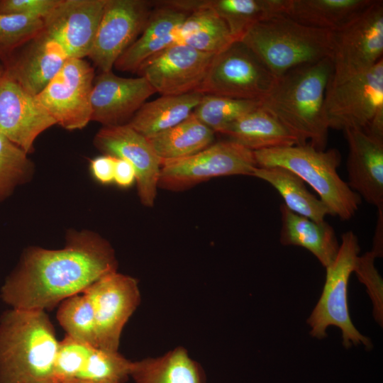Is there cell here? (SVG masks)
<instances>
[{
  "label": "cell",
  "instance_id": "obj_1",
  "mask_svg": "<svg viewBox=\"0 0 383 383\" xmlns=\"http://www.w3.org/2000/svg\"><path fill=\"white\" fill-rule=\"evenodd\" d=\"M117 267L109 242L94 232H73L62 249H27L0 296L12 309H51Z\"/></svg>",
  "mask_w": 383,
  "mask_h": 383
},
{
  "label": "cell",
  "instance_id": "obj_2",
  "mask_svg": "<svg viewBox=\"0 0 383 383\" xmlns=\"http://www.w3.org/2000/svg\"><path fill=\"white\" fill-rule=\"evenodd\" d=\"M332 61L326 57L292 69L276 77L260 106L284 125L298 145L326 148L330 129L325 98L332 75Z\"/></svg>",
  "mask_w": 383,
  "mask_h": 383
},
{
  "label": "cell",
  "instance_id": "obj_3",
  "mask_svg": "<svg viewBox=\"0 0 383 383\" xmlns=\"http://www.w3.org/2000/svg\"><path fill=\"white\" fill-rule=\"evenodd\" d=\"M58 344L45 311H5L0 318V383H54Z\"/></svg>",
  "mask_w": 383,
  "mask_h": 383
},
{
  "label": "cell",
  "instance_id": "obj_4",
  "mask_svg": "<svg viewBox=\"0 0 383 383\" xmlns=\"http://www.w3.org/2000/svg\"><path fill=\"white\" fill-rule=\"evenodd\" d=\"M333 32L300 23L284 15L252 26L240 41L275 77L331 56Z\"/></svg>",
  "mask_w": 383,
  "mask_h": 383
},
{
  "label": "cell",
  "instance_id": "obj_5",
  "mask_svg": "<svg viewBox=\"0 0 383 383\" xmlns=\"http://www.w3.org/2000/svg\"><path fill=\"white\" fill-rule=\"evenodd\" d=\"M257 166L282 167L296 174L318 194L330 215L347 221L354 216L361 204L338 173L341 162L338 150H318L309 144L253 151Z\"/></svg>",
  "mask_w": 383,
  "mask_h": 383
},
{
  "label": "cell",
  "instance_id": "obj_6",
  "mask_svg": "<svg viewBox=\"0 0 383 383\" xmlns=\"http://www.w3.org/2000/svg\"><path fill=\"white\" fill-rule=\"evenodd\" d=\"M360 252L357 236L352 231L341 237L338 254L326 269V280L321 295L306 322L312 337L322 340L327 336L326 329L335 326L341 331L345 348L362 344L367 350L372 348L370 339L362 335L353 325L348 309L349 279L354 272Z\"/></svg>",
  "mask_w": 383,
  "mask_h": 383
},
{
  "label": "cell",
  "instance_id": "obj_7",
  "mask_svg": "<svg viewBox=\"0 0 383 383\" xmlns=\"http://www.w3.org/2000/svg\"><path fill=\"white\" fill-rule=\"evenodd\" d=\"M325 113L330 128L360 129L383 138V59L365 72L328 86Z\"/></svg>",
  "mask_w": 383,
  "mask_h": 383
},
{
  "label": "cell",
  "instance_id": "obj_8",
  "mask_svg": "<svg viewBox=\"0 0 383 383\" xmlns=\"http://www.w3.org/2000/svg\"><path fill=\"white\" fill-rule=\"evenodd\" d=\"M257 167L253 151L230 140L220 141L188 157L161 160L158 188L181 192L214 177L252 176Z\"/></svg>",
  "mask_w": 383,
  "mask_h": 383
},
{
  "label": "cell",
  "instance_id": "obj_9",
  "mask_svg": "<svg viewBox=\"0 0 383 383\" xmlns=\"http://www.w3.org/2000/svg\"><path fill=\"white\" fill-rule=\"evenodd\" d=\"M383 55V1L374 0L361 13L333 32L332 75L328 86L366 72Z\"/></svg>",
  "mask_w": 383,
  "mask_h": 383
},
{
  "label": "cell",
  "instance_id": "obj_10",
  "mask_svg": "<svg viewBox=\"0 0 383 383\" xmlns=\"http://www.w3.org/2000/svg\"><path fill=\"white\" fill-rule=\"evenodd\" d=\"M275 79L256 55L239 41L213 57L196 91L260 101Z\"/></svg>",
  "mask_w": 383,
  "mask_h": 383
},
{
  "label": "cell",
  "instance_id": "obj_11",
  "mask_svg": "<svg viewBox=\"0 0 383 383\" xmlns=\"http://www.w3.org/2000/svg\"><path fill=\"white\" fill-rule=\"evenodd\" d=\"M94 80L92 66L86 60L68 58L44 89L38 102L63 128H84L91 121V94Z\"/></svg>",
  "mask_w": 383,
  "mask_h": 383
},
{
  "label": "cell",
  "instance_id": "obj_12",
  "mask_svg": "<svg viewBox=\"0 0 383 383\" xmlns=\"http://www.w3.org/2000/svg\"><path fill=\"white\" fill-rule=\"evenodd\" d=\"M82 293L93 307L98 348L118 352L123 328L140 301L137 280L116 271L101 277Z\"/></svg>",
  "mask_w": 383,
  "mask_h": 383
},
{
  "label": "cell",
  "instance_id": "obj_13",
  "mask_svg": "<svg viewBox=\"0 0 383 383\" xmlns=\"http://www.w3.org/2000/svg\"><path fill=\"white\" fill-rule=\"evenodd\" d=\"M145 0H107L89 58L101 71H111L117 60L142 33L152 12Z\"/></svg>",
  "mask_w": 383,
  "mask_h": 383
},
{
  "label": "cell",
  "instance_id": "obj_14",
  "mask_svg": "<svg viewBox=\"0 0 383 383\" xmlns=\"http://www.w3.org/2000/svg\"><path fill=\"white\" fill-rule=\"evenodd\" d=\"M216 55L184 44H174L145 61L138 70L161 96L196 91Z\"/></svg>",
  "mask_w": 383,
  "mask_h": 383
},
{
  "label": "cell",
  "instance_id": "obj_15",
  "mask_svg": "<svg viewBox=\"0 0 383 383\" xmlns=\"http://www.w3.org/2000/svg\"><path fill=\"white\" fill-rule=\"evenodd\" d=\"M94 145L104 155L125 159L133 165L140 201L146 207H153L161 159L148 140L126 123L103 126L96 134Z\"/></svg>",
  "mask_w": 383,
  "mask_h": 383
},
{
  "label": "cell",
  "instance_id": "obj_16",
  "mask_svg": "<svg viewBox=\"0 0 383 383\" xmlns=\"http://www.w3.org/2000/svg\"><path fill=\"white\" fill-rule=\"evenodd\" d=\"M56 124L33 96L5 73L0 74V134L30 153L36 138Z\"/></svg>",
  "mask_w": 383,
  "mask_h": 383
},
{
  "label": "cell",
  "instance_id": "obj_17",
  "mask_svg": "<svg viewBox=\"0 0 383 383\" xmlns=\"http://www.w3.org/2000/svg\"><path fill=\"white\" fill-rule=\"evenodd\" d=\"M107 0H60L45 18L43 33L60 43L69 58L88 56Z\"/></svg>",
  "mask_w": 383,
  "mask_h": 383
},
{
  "label": "cell",
  "instance_id": "obj_18",
  "mask_svg": "<svg viewBox=\"0 0 383 383\" xmlns=\"http://www.w3.org/2000/svg\"><path fill=\"white\" fill-rule=\"evenodd\" d=\"M156 93L143 77L125 78L111 71L94 78L91 94V121L104 126L123 125Z\"/></svg>",
  "mask_w": 383,
  "mask_h": 383
},
{
  "label": "cell",
  "instance_id": "obj_19",
  "mask_svg": "<svg viewBox=\"0 0 383 383\" xmlns=\"http://www.w3.org/2000/svg\"><path fill=\"white\" fill-rule=\"evenodd\" d=\"M343 131L348 145V186L367 203L383 206V138L360 129Z\"/></svg>",
  "mask_w": 383,
  "mask_h": 383
},
{
  "label": "cell",
  "instance_id": "obj_20",
  "mask_svg": "<svg viewBox=\"0 0 383 383\" xmlns=\"http://www.w3.org/2000/svg\"><path fill=\"white\" fill-rule=\"evenodd\" d=\"M287 0H167L160 4L192 13L209 9L226 23L235 42L255 24L284 14Z\"/></svg>",
  "mask_w": 383,
  "mask_h": 383
},
{
  "label": "cell",
  "instance_id": "obj_21",
  "mask_svg": "<svg viewBox=\"0 0 383 383\" xmlns=\"http://www.w3.org/2000/svg\"><path fill=\"white\" fill-rule=\"evenodd\" d=\"M69 58L62 46L43 33L4 73L33 96L48 84Z\"/></svg>",
  "mask_w": 383,
  "mask_h": 383
},
{
  "label": "cell",
  "instance_id": "obj_22",
  "mask_svg": "<svg viewBox=\"0 0 383 383\" xmlns=\"http://www.w3.org/2000/svg\"><path fill=\"white\" fill-rule=\"evenodd\" d=\"M282 228L279 240L284 245L302 247L311 252L324 267L335 260L339 243L333 228L325 221H314L280 206Z\"/></svg>",
  "mask_w": 383,
  "mask_h": 383
},
{
  "label": "cell",
  "instance_id": "obj_23",
  "mask_svg": "<svg viewBox=\"0 0 383 383\" xmlns=\"http://www.w3.org/2000/svg\"><path fill=\"white\" fill-rule=\"evenodd\" d=\"M219 133L252 151L298 145L292 133L260 106L234 121Z\"/></svg>",
  "mask_w": 383,
  "mask_h": 383
},
{
  "label": "cell",
  "instance_id": "obj_24",
  "mask_svg": "<svg viewBox=\"0 0 383 383\" xmlns=\"http://www.w3.org/2000/svg\"><path fill=\"white\" fill-rule=\"evenodd\" d=\"M374 0H287L284 15L305 26L334 32Z\"/></svg>",
  "mask_w": 383,
  "mask_h": 383
},
{
  "label": "cell",
  "instance_id": "obj_25",
  "mask_svg": "<svg viewBox=\"0 0 383 383\" xmlns=\"http://www.w3.org/2000/svg\"><path fill=\"white\" fill-rule=\"evenodd\" d=\"M203 96L196 91L181 95L161 96L144 103L127 124L145 138H150L188 118Z\"/></svg>",
  "mask_w": 383,
  "mask_h": 383
},
{
  "label": "cell",
  "instance_id": "obj_26",
  "mask_svg": "<svg viewBox=\"0 0 383 383\" xmlns=\"http://www.w3.org/2000/svg\"><path fill=\"white\" fill-rule=\"evenodd\" d=\"M131 377L135 383H205L199 364L180 346L160 357L133 362Z\"/></svg>",
  "mask_w": 383,
  "mask_h": 383
},
{
  "label": "cell",
  "instance_id": "obj_27",
  "mask_svg": "<svg viewBox=\"0 0 383 383\" xmlns=\"http://www.w3.org/2000/svg\"><path fill=\"white\" fill-rule=\"evenodd\" d=\"M252 176L262 179L280 194L284 205L292 212L316 222L325 221L330 214L324 203L311 193L304 180L291 170L282 167H257Z\"/></svg>",
  "mask_w": 383,
  "mask_h": 383
},
{
  "label": "cell",
  "instance_id": "obj_28",
  "mask_svg": "<svg viewBox=\"0 0 383 383\" xmlns=\"http://www.w3.org/2000/svg\"><path fill=\"white\" fill-rule=\"evenodd\" d=\"M215 132L193 113L177 125L146 138L161 160L192 155L213 143Z\"/></svg>",
  "mask_w": 383,
  "mask_h": 383
},
{
  "label": "cell",
  "instance_id": "obj_29",
  "mask_svg": "<svg viewBox=\"0 0 383 383\" xmlns=\"http://www.w3.org/2000/svg\"><path fill=\"white\" fill-rule=\"evenodd\" d=\"M235 42L225 21L211 9H201L190 13L182 23L175 44L217 55Z\"/></svg>",
  "mask_w": 383,
  "mask_h": 383
},
{
  "label": "cell",
  "instance_id": "obj_30",
  "mask_svg": "<svg viewBox=\"0 0 383 383\" xmlns=\"http://www.w3.org/2000/svg\"><path fill=\"white\" fill-rule=\"evenodd\" d=\"M57 319L67 335L98 348L94 313L84 293L63 300L58 308Z\"/></svg>",
  "mask_w": 383,
  "mask_h": 383
},
{
  "label": "cell",
  "instance_id": "obj_31",
  "mask_svg": "<svg viewBox=\"0 0 383 383\" xmlns=\"http://www.w3.org/2000/svg\"><path fill=\"white\" fill-rule=\"evenodd\" d=\"M260 101L204 94L193 114L215 133H220L230 123L257 109Z\"/></svg>",
  "mask_w": 383,
  "mask_h": 383
},
{
  "label": "cell",
  "instance_id": "obj_32",
  "mask_svg": "<svg viewBox=\"0 0 383 383\" xmlns=\"http://www.w3.org/2000/svg\"><path fill=\"white\" fill-rule=\"evenodd\" d=\"M33 168L27 153L0 134V202L30 179Z\"/></svg>",
  "mask_w": 383,
  "mask_h": 383
},
{
  "label": "cell",
  "instance_id": "obj_33",
  "mask_svg": "<svg viewBox=\"0 0 383 383\" xmlns=\"http://www.w3.org/2000/svg\"><path fill=\"white\" fill-rule=\"evenodd\" d=\"M133 362L118 352L93 348L76 379L98 382L123 383L131 376Z\"/></svg>",
  "mask_w": 383,
  "mask_h": 383
},
{
  "label": "cell",
  "instance_id": "obj_34",
  "mask_svg": "<svg viewBox=\"0 0 383 383\" xmlns=\"http://www.w3.org/2000/svg\"><path fill=\"white\" fill-rule=\"evenodd\" d=\"M93 348L67 335L59 341L54 365V383L76 379Z\"/></svg>",
  "mask_w": 383,
  "mask_h": 383
},
{
  "label": "cell",
  "instance_id": "obj_35",
  "mask_svg": "<svg viewBox=\"0 0 383 383\" xmlns=\"http://www.w3.org/2000/svg\"><path fill=\"white\" fill-rule=\"evenodd\" d=\"M43 30V19L19 14L0 13V52L39 37Z\"/></svg>",
  "mask_w": 383,
  "mask_h": 383
},
{
  "label": "cell",
  "instance_id": "obj_36",
  "mask_svg": "<svg viewBox=\"0 0 383 383\" xmlns=\"http://www.w3.org/2000/svg\"><path fill=\"white\" fill-rule=\"evenodd\" d=\"M376 256L370 251L358 257L354 270L359 281L367 289L373 304V316L381 326L383 323V282L382 278L375 267Z\"/></svg>",
  "mask_w": 383,
  "mask_h": 383
},
{
  "label": "cell",
  "instance_id": "obj_37",
  "mask_svg": "<svg viewBox=\"0 0 383 383\" xmlns=\"http://www.w3.org/2000/svg\"><path fill=\"white\" fill-rule=\"evenodd\" d=\"M60 0H3L0 13L19 14L45 19Z\"/></svg>",
  "mask_w": 383,
  "mask_h": 383
},
{
  "label": "cell",
  "instance_id": "obj_38",
  "mask_svg": "<svg viewBox=\"0 0 383 383\" xmlns=\"http://www.w3.org/2000/svg\"><path fill=\"white\" fill-rule=\"evenodd\" d=\"M115 161V157L104 154L92 159L90 171L94 179L104 185L113 183Z\"/></svg>",
  "mask_w": 383,
  "mask_h": 383
},
{
  "label": "cell",
  "instance_id": "obj_39",
  "mask_svg": "<svg viewBox=\"0 0 383 383\" xmlns=\"http://www.w3.org/2000/svg\"><path fill=\"white\" fill-rule=\"evenodd\" d=\"M136 181L135 170L126 160L116 157L113 182L120 188L127 189Z\"/></svg>",
  "mask_w": 383,
  "mask_h": 383
},
{
  "label": "cell",
  "instance_id": "obj_40",
  "mask_svg": "<svg viewBox=\"0 0 383 383\" xmlns=\"http://www.w3.org/2000/svg\"><path fill=\"white\" fill-rule=\"evenodd\" d=\"M377 211V220L371 252L376 257H382L383 255V206L378 208Z\"/></svg>",
  "mask_w": 383,
  "mask_h": 383
},
{
  "label": "cell",
  "instance_id": "obj_41",
  "mask_svg": "<svg viewBox=\"0 0 383 383\" xmlns=\"http://www.w3.org/2000/svg\"><path fill=\"white\" fill-rule=\"evenodd\" d=\"M60 383H112V382H98L89 380L80 379H72L66 381H63Z\"/></svg>",
  "mask_w": 383,
  "mask_h": 383
}]
</instances>
